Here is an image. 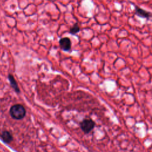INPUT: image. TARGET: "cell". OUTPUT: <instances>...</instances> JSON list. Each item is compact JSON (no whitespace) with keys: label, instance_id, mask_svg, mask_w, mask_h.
Instances as JSON below:
<instances>
[{"label":"cell","instance_id":"7","mask_svg":"<svg viewBox=\"0 0 152 152\" xmlns=\"http://www.w3.org/2000/svg\"><path fill=\"white\" fill-rule=\"evenodd\" d=\"M80 27L78 25L77 23H75L69 30V33L72 34V35H75L77 33H78L80 31Z\"/></svg>","mask_w":152,"mask_h":152},{"label":"cell","instance_id":"5","mask_svg":"<svg viewBox=\"0 0 152 152\" xmlns=\"http://www.w3.org/2000/svg\"><path fill=\"white\" fill-rule=\"evenodd\" d=\"M8 78L10 81V84L11 86V87L14 88V90L17 92V93H20V88L18 86V84L14 77V76L11 74H9L8 75Z\"/></svg>","mask_w":152,"mask_h":152},{"label":"cell","instance_id":"4","mask_svg":"<svg viewBox=\"0 0 152 152\" xmlns=\"http://www.w3.org/2000/svg\"><path fill=\"white\" fill-rule=\"evenodd\" d=\"M135 14L138 16L145 18H149L151 16V13L150 12L147 11L137 6H135Z\"/></svg>","mask_w":152,"mask_h":152},{"label":"cell","instance_id":"6","mask_svg":"<svg viewBox=\"0 0 152 152\" xmlns=\"http://www.w3.org/2000/svg\"><path fill=\"white\" fill-rule=\"evenodd\" d=\"M1 137L2 139V140L6 143H10L12 140V135L7 131H3L1 134Z\"/></svg>","mask_w":152,"mask_h":152},{"label":"cell","instance_id":"1","mask_svg":"<svg viewBox=\"0 0 152 152\" xmlns=\"http://www.w3.org/2000/svg\"><path fill=\"white\" fill-rule=\"evenodd\" d=\"M11 116L15 119H21L26 115V109L23 106L20 104L13 105L10 110Z\"/></svg>","mask_w":152,"mask_h":152},{"label":"cell","instance_id":"2","mask_svg":"<svg viewBox=\"0 0 152 152\" xmlns=\"http://www.w3.org/2000/svg\"><path fill=\"white\" fill-rule=\"evenodd\" d=\"M94 126L95 123L91 119H84L80 122V128L86 134L90 132L94 128Z\"/></svg>","mask_w":152,"mask_h":152},{"label":"cell","instance_id":"3","mask_svg":"<svg viewBox=\"0 0 152 152\" xmlns=\"http://www.w3.org/2000/svg\"><path fill=\"white\" fill-rule=\"evenodd\" d=\"M59 46L64 51H69L71 48V42L69 38L65 37L59 40Z\"/></svg>","mask_w":152,"mask_h":152}]
</instances>
